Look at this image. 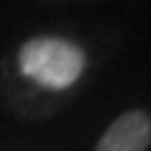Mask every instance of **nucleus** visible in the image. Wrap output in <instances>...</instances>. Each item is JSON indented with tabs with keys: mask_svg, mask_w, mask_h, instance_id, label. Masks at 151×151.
<instances>
[{
	"mask_svg": "<svg viewBox=\"0 0 151 151\" xmlns=\"http://www.w3.org/2000/svg\"><path fill=\"white\" fill-rule=\"evenodd\" d=\"M151 144V118L144 111H127L101 134L94 151H146Z\"/></svg>",
	"mask_w": 151,
	"mask_h": 151,
	"instance_id": "obj_2",
	"label": "nucleus"
},
{
	"mask_svg": "<svg viewBox=\"0 0 151 151\" xmlns=\"http://www.w3.org/2000/svg\"><path fill=\"white\" fill-rule=\"evenodd\" d=\"M17 61L21 76L28 83L50 92L71 87L85 71V52L76 42L54 35H38L26 40Z\"/></svg>",
	"mask_w": 151,
	"mask_h": 151,
	"instance_id": "obj_1",
	"label": "nucleus"
}]
</instances>
